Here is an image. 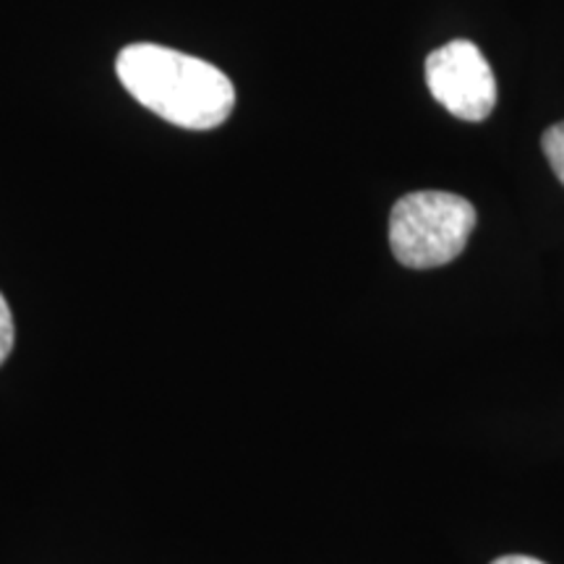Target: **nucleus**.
I'll use <instances>...</instances> for the list:
<instances>
[{
  "label": "nucleus",
  "instance_id": "obj_1",
  "mask_svg": "<svg viewBox=\"0 0 564 564\" xmlns=\"http://www.w3.org/2000/svg\"><path fill=\"white\" fill-rule=\"evenodd\" d=\"M116 70L133 100L181 129H217L236 105V89L220 68L171 47L147 42L123 47Z\"/></svg>",
  "mask_w": 564,
  "mask_h": 564
},
{
  "label": "nucleus",
  "instance_id": "obj_2",
  "mask_svg": "<svg viewBox=\"0 0 564 564\" xmlns=\"http://www.w3.org/2000/svg\"><path fill=\"white\" fill-rule=\"evenodd\" d=\"M476 228L474 204L447 192H413L392 207L390 246L411 270H432L457 259Z\"/></svg>",
  "mask_w": 564,
  "mask_h": 564
},
{
  "label": "nucleus",
  "instance_id": "obj_3",
  "mask_svg": "<svg viewBox=\"0 0 564 564\" xmlns=\"http://www.w3.org/2000/svg\"><path fill=\"white\" fill-rule=\"evenodd\" d=\"M426 84L455 118L478 123L497 105V79L474 42L453 40L426 58Z\"/></svg>",
  "mask_w": 564,
  "mask_h": 564
},
{
  "label": "nucleus",
  "instance_id": "obj_4",
  "mask_svg": "<svg viewBox=\"0 0 564 564\" xmlns=\"http://www.w3.org/2000/svg\"><path fill=\"white\" fill-rule=\"evenodd\" d=\"M541 147H544V154H546L549 165H552L554 175L562 181V186H564V121L554 123L552 129L544 133Z\"/></svg>",
  "mask_w": 564,
  "mask_h": 564
},
{
  "label": "nucleus",
  "instance_id": "obj_5",
  "mask_svg": "<svg viewBox=\"0 0 564 564\" xmlns=\"http://www.w3.org/2000/svg\"><path fill=\"white\" fill-rule=\"evenodd\" d=\"M13 340H17V335H13V314L9 308V301L0 293V364L11 356Z\"/></svg>",
  "mask_w": 564,
  "mask_h": 564
},
{
  "label": "nucleus",
  "instance_id": "obj_6",
  "mask_svg": "<svg viewBox=\"0 0 564 564\" xmlns=\"http://www.w3.org/2000/svg\"><path fill=\"white\" fill-rule=\"evenodd\" d=\"M491 564H546V562L533 560V556H520V554H512V556H499V560H494Z\"/></svg>",
  "mask_w": 564,
  "mask_h": 564
}]
</instances>
